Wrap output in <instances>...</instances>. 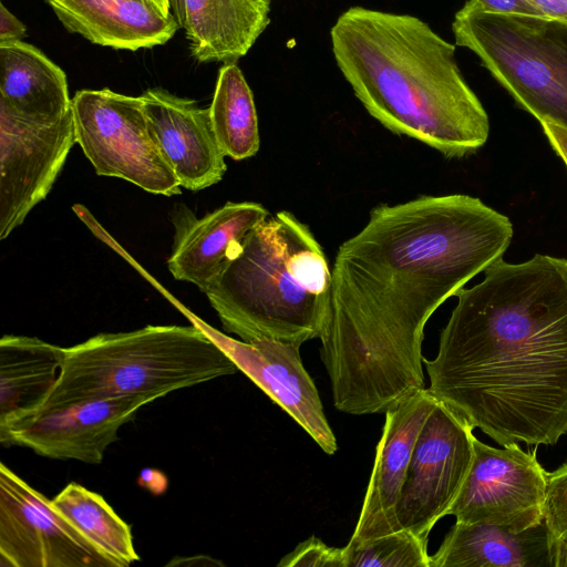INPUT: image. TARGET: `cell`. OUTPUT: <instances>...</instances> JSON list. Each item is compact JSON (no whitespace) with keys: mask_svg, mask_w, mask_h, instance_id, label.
<instances>
[{"mask_svg":"<svg viewBox=\"0 0 567 567\" xmlns=\"http://www.w3.org/2000/svg\"><path fill=\"white\" fill-rule=\"evenodd\" d=\"M507 216L463 194L423 195L371 209L332 267L320 357L334 406L385 413L425 388L422 342L434 311L502 259Z\"/></svg>","mask_w":567,"mask_h":567,"instance_id":"obj_1","label":"cell"},{"mask_svg":"<svg viewBox=\"0 0 567 567\" xmlns=\"http://www.w3.org/2000/svg\"><path fill=\"white\" fill-rule=\"evenodd\" d=\"M460 289L434 359L431 393L502 446L567 433V258L499 259Z\"/></svg>","mask_w":567,"mask_h":567,"instance_id":"obj_2","label":"cell"},{"mask_svg":"<svg viewBox=\"0 0 567 567\" xmlns=\"http://www.w3.org/2000/svg\"><path fill=\"white\" fill-rule=\"evenodd\" d=\"M330 35L339 70L386 130L447 158L464 157L486 143L488 115L461 73L455 47L426 22L351 7Z\"/></svg>","mask_w":567,"mask_h":567,"instance_id":"obj_3","label":"cell"},{"mask_svg":"<svg viewBox=\"0 0 567 567\" xmlns=\"http://www.w3.org/2000/svg\"><path fill=\"white\" fill-rule=\"evenodd\" d=\"M331 286L322 247L306 224L281 210L247 234L204 293L224 329L243 341L300 347L322 334Z\"/></svg>","mask_w":567,"mask_h":567,"instance_id":"obj_4","label":"cell"},{"mask_svg":"<svg viewBox=\"0 0 567 567\" xmlns=\"http://www.w3.org/2000/svg\"><path fill=\"white\" fill-rule=\"evenodd\" d=\"M237 371L233 360L194 324L99 333L64 348L60 374L37 409L115 396L157 400Z\"/></svg>","mask_w":567,"mask_h":567,"instance_id":"obj_5","label":"cell"},{"mask_svg":"<svg viewBox=\"0 0 567 567\" xmlns=\"http://www.w3.org/2000/svg\"><path fill=\"white\" fill-rule=\"evenodd\" d=\"M452 30L516 103L539 122L567 128V24L463 7Z\"/></svg>","mask_w":567,"mask_h":567,"instance_id":"obj_6","label":"cell"},{"mask_svg":"<svg viewBox=\"0 0 567 567\" xmlns=\"http://www.w3.org/2000/svg\"><path fill=\"white\" fill-rule=\"evenodd\" d=\"M76 143L97 175L173 196L179 182L154 141L141 96L107 87L76 91L71 101Z\"/></svg>","mask_w":567,"mask_h":567,"instance_id":"obj_7","label":"cell"},{"mask_svg":"<svg viewBox=\"0 0 567 567\" xmlns=\"http://www.w3.org/2000/svg\"><path fill=\"white\" fill-rule=\"evenodd\" d=\"M473 429L436 400L419 432L395 508L399 530L429 539L456 499L474 457Z\"/></svg>","mask_w":567,"mask_h":567,"instance_id":"obj_8","label":"cell"},{"mask_svg":"<svg viewBox=\"0 0 567 567\" xmlns=\"http://www.w3.org/2000/svg\"><path fill=\"white\" fill-rule=\"evenodd\" d=\"M547 472L518 443L495 449L474 439V457L447 515L520 532L543 523Z\"/></svg>","mask_w":567,"mask_h":567,"instance_id":"obj_9","label":"cell"},{"mask_svg":"<svg viewBox=\"0 0 567 567\" xmlns=\"http://www.w3.org/2000/svg\"><path fill=\"white\" fill-rule=\"evenodd\" d=\"M75 143L72 110L43 123L0 103V239L48 196Z\"/></svg>","mask_w":567,"mask_h":567,"instance_id":"obj_10","label":"cell"},{"mask_svg":"<svg viewBox=\"0 0 567 567\" xmlns=\"http://www.w3.org/2000/svg\"><path fill=\"white\" fill-rule=\"evenodd\" d=\"M0 566L114 567L52 506L0 465Z\"/></svg>","mask_w":567,"mask_h":567,"instance_id":"obj_11","label":"cell"},{"mask_svg":"<svg viewBox=\"0 0 567 567\" xmlns=\"http://www.w3.org/2000/svg\"><path fill=\"white\" fill-rule=\"evenodd\" d=\"M153 398L115 396L41 408L0 423V442L54 460L100 464L118 430Z\"/></svg>","mask_w":567,"mask_h":567,"instance_id":"obj_12","label":"cell"},{"mask_svg":"<svg viewBox=\"0 0 567 567\" xmlns=\"http://www.w3.org/2000/svg\"><path fill=\"white\" fill-rule=\"evenodd\" d=\"M158 289L192 324L209 337L274 402L285 410L328 455L336 453V436L328 423L313 380L302 365L299 346L275 340L239 341L198 318L161 286Z\"/></svg>","mask_w":567,"mask_h":567,"instance_id":"obj_13","label":"cell"},{"mask_svg":"<svg viewBox=\"0 0 567 567\" xmlns=\"http://www.w3.org/2000/svg\"><path fill=\"white\" fill-rule=\"evenodd\" d=\"M140 96L152 136L179 185L197 192L220 182L227 169L226 156L209 109L162 87L148 89Z\"/></svg>","mask_w":567,"mask_h":567,"instance_id":"obj_14","label":"cell"},{"mask_svg":"<svg viewBox=\"0 0 567 567\" xmlns=\"http://www.w3.org/2000/svg\"><path fill=\"white\" fill-rule=\"evenodd\" d=\"M436 400L424 388L385 412L373 470L351 539H369L399 530L396 504L419 432Z\"/></svg>","mask_w":567,"mask_h":567,"instance_id":"obj_15","label":"cell"},{"mask_svg":"<svg viewBox=\"0 0 567 567\" xmlns=\"http://www.w3.org/2000/svg\"><path fill=\"white\" fill-rule=\"evenodd\" d=\"M269 216L268 209L255 202H227L202 218L188 207H176L172 214L174 245L167 260L171 274L205 292L240 241Z\"/></svg>","mask_w":567,"mask_h":567,"instance_id":"obj_16","label":"cell"},{"mask_svg":"<svg viewBox=\"0 0 567 567\" xmlns=\"http://www.w3.org/2000/svg\"><path fill=\"white\" fill-rule=\"evenodd\" d=\"M72 33L94 44L137 51L166 43L179 28L144 0H45Z\"/></svg>","mask_w":567,"mask_h":567,"instance_id":"obj_17","label":"cell"},{"mask_svg":"<svg viewBox=\"0 0 567 567\" xmlns=\"http://www.w3.org/2000/svg\"><path fill=\"white\" fill-rule=\"evenodd\" d=\"M553 567L551 548L543 523L515 532L491 524L456 522L430 567Z\"/></svg>","mask_w":567,"mask_h":567,"instance_id":"obj_18","label":"cell"},{"mask_svg":"<svg viewBox=\"0 0 567 567\" xmlns=\"http://www.w3.org/2000/svg\"><path fill=\"white\" fill-rule=\"evenodd\" d=\"M184 30L199 62H235L270 22L271 0H184Z\"/></svg>","mask_w":567,"mask_h":567,"instance_id":"obj_19","label":"cell"},{"mask_svg":"<svg viewBox=\"0 0 567 567\" xmlns=\"http://www.w3.org/2000/svg\"><path fill=\"white\" fill-rule=\"evenodd\" d=\"M64 71L22 40L0 42V103L16 114L51 123L71 110Z\"/></svg>","mask_w":567,"mask_h":567,"instance_id":"obj_20","label":"cell"},{"mask_svg":"<svg viewBox=\"0 0 567 567\" xmlns=\"http://www.w3.org/2000/svg\"><path fill=\"white\" fill-rule=\"evenodd\" d=\"M63 355L64 348L39 338H1L0 423L40 406L60 374Z\"/></svg>","mask_w":567,"mask_h":567,"instance_id":"obj_21","label":"cell"},{"mask_svg":"<svg viewBox=\"0 0 567 567\" xmlns=\"http://www.w3.org/2000/svg\"><path fill=\"white\" fill-rule=\"evenodd\" d=\"M51 504L114 567H126L140 560L131 526L100 494L70 483L51 499Z\"/></svg>","mask_w":567,"mask_h":567,"instance_id":"obj_22","label":"cell"},{"mask_svg":"<svg viewBox=\"0 0 567 567\" xmlns=\"http://www.w3.org/2000/svg\"><path fill=\"white\" fill-rule=\"evenodd\" d=\"M208 109L225 156L241 161L256 155L260 137L254 95L235 62H227L219 69Z\"/></svg>","mask_w":567,"mask_h":567,"instance_id":"obj_23","label":"cell"},{"mask_svg":"<svg viewBox=\"0 0 567 567\" xmlns=\"http://www.w3.org/2000/svg\"><path fill=\"white\" fill-rule=\"evenodd\" d=\"M346 546L349 567H430L427 542L405 529Z\"/></svg>","mask_w":567,"mask_h":567,"instance_id":"obj_24","label":"cell"},{"mask_svg":"<svg viewBox=\"0 0 567 567\" xmlns=\"http://www.w3.org/2000/svg\"><path fill=\"white\" fill-rule=\"evenodd\" d=\"M543 522L550 545L567 542V463L547 473Z\"/></svg>","mask_w":567,"mask_h":567,"instance_id":"obj_25","label":"cell"},{"mask_svg":"<svg viewBox=\"0 0 567 567\" xmlns=\"http://www.w3.org/2000/svg\"><path fill=\"white\" fill-rule=\"evenodd\" d=\"M278 567H349L347 546L338 548L311 536L277 564Z\"/></svg>","mask_w":567,"mask_h":567,"instance_id":"obj_26","label":"cell"},{"mask_svg":"<svg viewBox=\"0 0 567 567\" xmlns=\"http://www.w3.org/2000/svg\"><path fill=\"white\" fill-rule=\"evenodd\" d=\"M463 7L492 14L545 18L528 0H468Z\"/></svg>","mask_w":567,"mask_h":567,"instance_id":"obj_27","label":"cell"},{"mask_svg":"<svg viewBox=\"0 0 567 567\" xmlns=\"http://www.w3.org/2000/svg\"><path fill=\"white\" fill-rule=\"evenodd\" d=\"M27 27L7 7L0 3V42L22 40Z\"/></svg>","mask_w":567,"mask_h":567,"instance_id":"obj_28","label":"cell"},{"mask_svg":"<svg viewBox=\"0 0 567 567\" xmlns=\"http://www.w3.org/2000/svg\"><path fill=\"white\" fill-rule=\"evenodd\" d=\"M539 123L553 150L567 166V128L549 121Z\"/></svg>","mask_w":567,"mask_h":567,"instance_id":"obj_29","label":"cell"},{"mask_svg":"<svg viewBox=\"0 0 567 567\" xmlns=\"http://www.w3.org/2000/svg\"><path fill=\"white\" fill-rule=\"evenodd\" d=\"M547 19L567 24V0H528Z\"/></svg>","mask_w":567,"mask_h":567,"instance_id":"obj_30","label":"cell"},{"mask_svg":"<svg viewBox=\"0 0 567 567\" xmlns=\"http://www.w3.org/2000/svg\"><path fill=\"white\" fill-rule=\"evenodd\" d=\"M553 567H567V542L550 545Z\"/></svg>","mask_w":567,"mask_h":567,"instance_id":"obj_31","label":"cell"},{"mask_svg":"<svg viewBox=\"0 0 567 567\" xmlns=\"http://www.w3.org/2000/svg\"><path fill=\"white\" fill-rule=\"evenodd\" d=\"M171 4V11L175 17L179 28L184 27L185 22V4L184 0H168Z\"/></svg>","mask_w":567,"mask_h":567,"instance_id":"obj_32","label":"cell"},{"mask_svg":"<svg viewBox=\"0 0 567 567\" xmlns=\"http://www.w3.org/2000/svg\"><path fill=\"white\" fill-rule=\"evenodd\" d=\"M152 7L165 17H172L171 4L168 0H146Z\"/></svg>","mask_w":567,"mask_h":567,"instance_id":"obj_33","label":"cell"},{"mask_svg":"<svg viewBox=\"0 0 567 567\" xmlns=\"http://www.w3.org/2000/svg\"><path fill=\"white\" fill-rule=\"evenodd\" d=\"M144 1H146V0H144ZM146 2H147V1H146ZM147 3H148V2H147Z\"/></svg>","mask_w":567,"mask_h":567,"instance_id":"obj_34","label":"cell"}]
</instances>
